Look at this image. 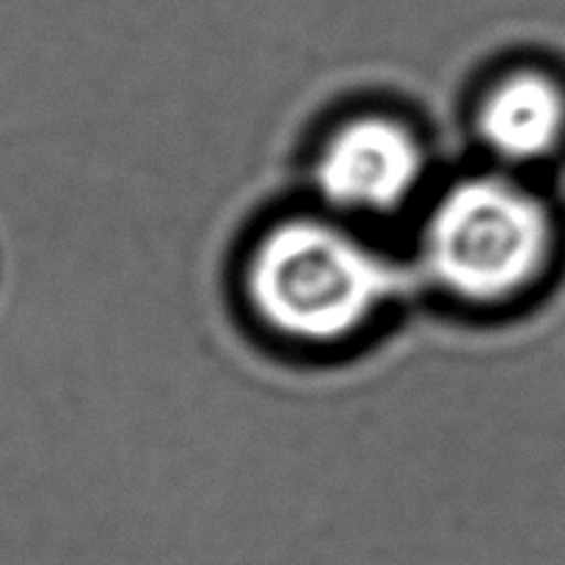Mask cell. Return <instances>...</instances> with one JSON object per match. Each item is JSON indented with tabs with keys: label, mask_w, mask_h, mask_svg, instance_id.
Listing matches in <instances>:
<instances>
[{
	"label": "cell",
	"mask_w": 565,
	"mask_h": 565,
	"mask_svg": "<svg viewBox=\"0 0 565 565\" xmlns=\"http://www.w3.org/2000/svg\"><path fill=\"white\" fill-rule=\"evenodd\" d=\"M469 136L486 166L539 177L565 154V75L541 61L491 72L469 105Z\"/></svg>",
	"instance_id": "cell-4"
},
{
	"label": "cell",
	"mask_w": 565,
	"mask_h": 565,
	"mask_svg": "<svg viewBox=\"0 0 565 565\" xmlns=\"http://www.w3.org/2000/svg\"><path fill=\"white\" fill-rule=\"evenodd\" d=\"M408 290L406 257L312 202L263 221L237 263V298L254 329L298 353L356 345Z\"/></svg>",
	"instance_id": "cell-1"
},
{
	"label": "cell",
	"mask_w": 565,
	"mask_h": 565,
	"mask_svg": "<svg viewBox=\"0 0 565 565\" xmlns=\"http://www.w3.org/2000/svg\"><path fill=\"white\" fill-rule=\"evenodd\" d=\"M414 290L497 315L533 301L563 259V218L539 177L478 166L436 182L414 213Z\"/></svg>",
	"instance_id": "cell-2"
},
{
	"label": "cell",
	"mask_w": 565,
	"mask_h": 565,
	"mask_svg": "<svg viewBox=\"0 0 565 565\" xmlns=\"http://www.w3.org/2000/svg\"><path fill=\"white\" fill-rule=\"evenodd\" d=\"M307 182L312 204L375 232L417 213L436 185L428 138L401 110H345L315 141Z\"/></svg>",
	"instance_id": "cell-3"
}]
</instances>
